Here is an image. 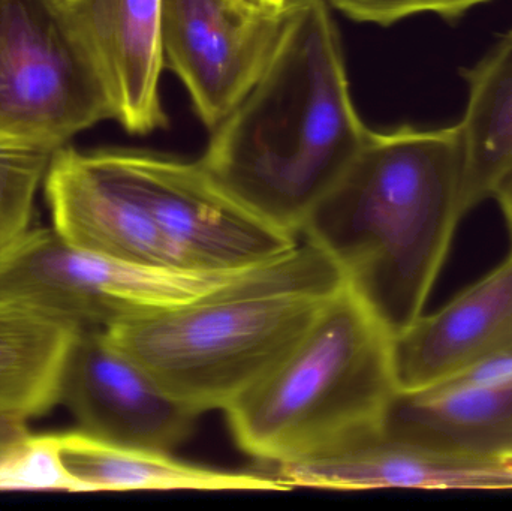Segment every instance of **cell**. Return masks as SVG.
<instances>
[{
	"mask_svg": "<svg viewBox=\"0 0 512 511\" xmlns=\"http://www.w3.org/2000/svg\"><path fill=\"white\" fill-rule=\"evenodd\" d=\"M367 134L328 3L288 0L261 77L198 162L231 197L298 237Z\"/></svg>",
	"mask_w": 512,
	"mask_h": 511,
	"instance_id": "obj_1",
	"label": "cell"
},
{
	"mask_svg": "<svg viewBox=\"0 0 512 511\" xmlns=\"http://www.w3.org/2000/svg\"><path fill=\"white\" fill-rule=\"evenodd\" d=\"M459 125L370 131L301 236L391 336L423 315L462 210Z\"/></svg>",
	"mask_w": 512,
	"mask_h": 511,
	"instance_id": "obj_2",
	"label": "cell"
},
{
	"mask_svg": "<svg viewBox=\"0 0 512 511\" xmlns=\"http://www.w3.org/2000/svg\"><path fill=\"white\" fill-rule=\"evenodd\" d=\"M345 288L325 252L298 243L204 299L122 321L105 333L171 398L201 416L227 411L242 398Z\"/></svg>",
	"mask_w": 512,
	"mask_h": 511,
	"instance_id": "obj_3",
	"label": "cell"
},
{
	"mask_svg": "<svg viewBox=\"0 0 512 511\" xmlns=\"http://www.w3.org/2000/svg\"><path fill=\"white\" fill-rule=\"evenodd\" d=\"M397 392L393 336L345 288L225 414L246 455L268 467L304 464L381 434Z\"/></svg>",
	"mask_w": 512,
	"mask_h": 511,
	"instance_id": "obj_4",
	"label": "cell"
},
{
	"mask_svg": "<svg viewBox=\"0 0 512 511\" xmlns=\"http://www.w3.org/2000/svg\"><path fill=\"white\" fill-rule=\"evenodd\" d=\"M114 119L65 0H0V143L59 150Z\"/></svg>",
	"mask_w": 512,
	"mask_h": 511,
	"instance_id": "obj_5",
	"label": "cell"
},
{
	"mask_svg": "<svg viewBox=\"0 0 512 511\" xmlns=\"http://www.w3.org/2000/svg\"><path fill=\"white\" fill-rule=\"evenodd\" d=\"M243 272L206 275L137 266L78 248L53 227L30 228L0 249V300L77 330H107L204 299Z\"/></svg>",
	"mask_w": 512,
	"mask_h": 511,
	"instance_id": "obj_6",
	"label": "cell"
},
{
	"mask_svg": "<svg viewBox=\"0 0 512 511\" xmlns=\"http://www.w3.org/2000/svg\"><path fill=\"white\" fill-rule=\"evenodd\" d=\"M87 153L99 173L146 213L188 272H242L300 243L231 197L200 162L131 150Z\"/></svg>",
	"mask_w": 512,
	"mask_h": 511,
	"instance_id": "obj_7",
	"label": "cell"
},
{
	"mask_svg": "<svg viewBox=\"0 0 512 511\" xmlns=\"http://www.w3.org/2000/svg\"><path fill=\"white\" fill-rule=\"evenodd\" d=\"M283 8L254 0H162L165 65L185 84L204 125L215 129L267 66Z\"/></svg>",
	"mask_w": 512,
	"mask_h": 511,
	"instance_id": "obj_8",
	"label": "cell"
},
{
	"mask_svg": "<svg viewBox=\"0 0 512 511\" xmlns=\"http://www.w3.org/2000/svg\"><path fill=\"white\" fill-rule=\"evenodd\" d=\"M59 404L81 431L120 446L171 453L198 414L171 398L105 330H78L63 360Z\"/></svg>",
	"mask_w": 512,
	"mask_h": 511,
	"instance_id": "obj_9",
	"label": "cell"
},
{
	"mask_svg": "<svg viewBox=\"0 0 512 511\" xmlns=\"http://www.w3.org/2000/svg\"><path fill=\"white\" fill-rule=\"evenodd\" d=\"M512 356V252L477 284L393 336L399 392H418Z\"/></svg>",
	"mask_w": 512,
	"mask_h": 511,
	"instance_id": "obj_10",
	"label": "cell"
},
{
	"mask_svg": "<svg viewBox=\"0 0 512 511\" xmlns=\"http://www.w3.org/2000/svg\"><path fill=\"white\" fill-rule=\"evenodd\" d=\"M131 134L165 128L159 81L165 65L162 0H65Z\"/></svg>",
	"mask_w": 512,
	"mask_h": 511,
	"instance_id": "obj_11",
	"label": "cell"
},
{
	"mask_svg": "<svg viewBox=\"0 0 512 511\" xmlns=\"http://www.w3.org/2000/svg\"><path fill=\"white\" fill-rule=\"evenodd\" d=\"M265 473L288 491L367 489H512V461L453 455L378 434L354 449L304 464L274 465Z\"/></svg>",
	"mask_w": 512,
	"mask_h": 511,
	"instance_id": "obj_12",
	"label": "cell"
},
{
	"mask_svg": "<svg viewBox=\"0 0 512 511\" xmlns=\"http://www.w3.org/2000/svg\"><path fill=\"white\" fill-rule=\"evenodd\" d=\"M382 434L453 455L512 461V378L397 392Z\"/></svg>",
	"mask_w": 512,
	"mask_h": 511,
	"instance_id": "obj_13",
	"label": "cell"
},
{
	"mask_svg": "<svg viewBox=\"0 0 512 511\" xmlns=\"http://www.w3.org/2000/svg\"><path fill=\"white\" fill-rule=\"evenodd\" d=\"M56 435L60 458L81 492L288 491L267 473H231L174 459L171 453L99 440L84 431Z\"/></svg>",
	"mask_w": 512,
	"mask_h": 511,
	"instance_id": "obj_14",
	"label": "cell"
},
{
	"mask_svg": "<svg viewBox=\"0 0 512 511\" xmlns=\"http://www.w3.org/2000/svg\"><path fill=\"white\" fill-rule=\"evenodd\" d=\"M78 330L0 300V450L59 404L63 360Z\"/></svg>",
	"mask_w": 512,
	"mask_h": 511,
	"instance_id": "obj_15",
	"label": "cell"
},
{
	"mask_svg": "<svg viewBox=\"0 0 512 511\" xmlns=\"http://www.w3.org/2000/svg\"><path fill=\"white\" fill-rule=\"evenodd\" d=\"M465 113L457 125L463 147V215L493 198L512 168V29L471 68Z\"/></svg>",
	"mask_w": 512,
	"mask_h": 511,
	"instance_id": "obj_16",
	"label": "cell"
},
{
	"mask_svg": "<svg viewBox=\"0 0 512 511\" xmlns=\"http://www.w3.org/2000/svg\"><path fill=\"white\" fill-rule=\"evenodd\" d=\"M56 150L0 143V249L30 230L36 192Z\"/></svg>",
	"mask_w": 512,
	"mask_h": 511,
	"instance_id": "obj_17",
	"label": "cell"
},
{
	"mask_svg": "<svg viewBox=\"0 0 512 511\" xmlns=\"http://www.w3.org/2000/svg\"><path fill=\"white\" fill-rule=\"evenodd\" d=\"M81 492L60 458L56 435H21L0 450V492Z\"/></svg>",
	"mask_w": 512,
	"mask_h": 511,
	"instance_id": "obj_18",
	"label": "cell"
},
{
	"mask_svg": "<svg viewBox=\"0 0 512 511\" xmlns=\"http://www.w3.org/2000/svg\"><path fill=\"white\" fill-rule=\"evenodd\" d=\"M346 17L361 23L390 26L412 15L435 14L448 21L493 0H325Z\"/></svg>",
	"mask_w": 512,
	"mask_h": 511,
	"instance_id": "obj_19",
	"label": "cell"
},
{
	"mask_svg": "<svg viewBox=\"0 0 512 511\" xmlns=\"http://www.w3.org/2000/svg\"><path fill=\"white\" fill-rule=\"evenodd\" d=\"M493 198L498 201L499 207H501L502 213H504L512 239V168L508 171L507 176L501 180V183H499Z\"/></svg>",
	"mask_w": 512,
	"mask_h": 511,
	"instance_id": "obj_20",
	"label": "cell"
},
{
	"mask_svg": "<svg viewBox=\"0 0 512 511\" xmlns=\"http://www.w3.org/2000/svg\"><path fill=\"white\" fill-rule=\"evenodd\" d=\"M259 5L270 6V8H283L288 0H254Z\"/></svg>",
	"mask_w": 512,
	"mask_h": 511,
	"instance_id": "obj_21",
	"label": "cell"
}]
</instances>
